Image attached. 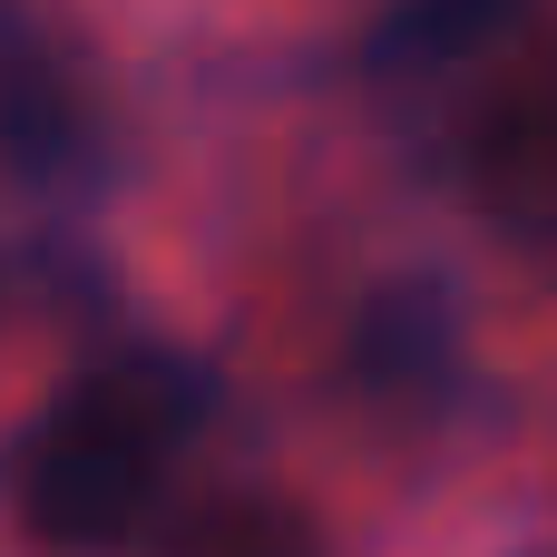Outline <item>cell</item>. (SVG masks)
<instances>
[{
  "mask_svg": "<svg viewBox=\"0 0 557 557\" xmlns=\"http://www.w3.org/2000/svg\"><path fill=\"white\" fill-rule=\"evenodd\" d=\"M196 431V372L166 352H117L78 372L10 450V509L39 548L59 557H108L127 548Z\"/></svg>",
  "mask_w": 557,
  "mask_h": 557,
  "instance_id": "cell-1",
  "label": "cell"
},
{
  "mask_svg": "<svg viewBox=\"0 0 557 557\" xmlns=\"http://www.w3.org/2000/svg\"><path fill=\"white\" fill-rule=\"evenodd\" d=\"M450 157H460V196L499 235L557 245V20L509 29L470 69Z\"/></svg>",
  "mask_w": 557,
  "mask_h": 557,
  "instance_id": "cell-2",
  "label": "cell"
},
{
  "mask_svg": "<svg viewBox=\"0 0 557 557\" xmlns=\"http://www.w3.org/2000/svg\"><path fill=\"white\" fill-rule=\"evenodd\" d=\"M0 147H10L29 176L78 166V147H88V88H78V69L39 59L29 39L0 49Z\"/></svg>",
  "mask_w": 557,
  "mask_h": 557,
  "instance_id": "cell-3",
  "label": "cell"
},
{
  "mask_svg": "<svg viewBox=\"0 0 557 557\" xmlns=\"http://www.w3.org/2000/svg\"><path fill=\"white\" fill-rule=\"evenodd\" d=\"M450 362H460V343H450V304L431 294V284H401V294H382L372 313H362V382L372 392H441L450 382Z\"/></svg>",
  "mask_w": 557,
  "mask_h": 557,
  "instance_id": "cell-4",
  "label": "cell"
},
{
  "mask_svg": "<svg viewBox=\"0 0 557 557\" xmlns=\"http://www.w3.org/2000/svg\"><path fill=\"white\" fill-rule=\"evenodd\" d=\"M166 557H323V529H313L294 499L245 490V499L196 509V519L176 529V548H166Z\"/></svg>",
  "mask_w": 557,
  "mask_h": 557,
  "instance_id": "cell-5",
  "label": "cell"
}]
</instances>
